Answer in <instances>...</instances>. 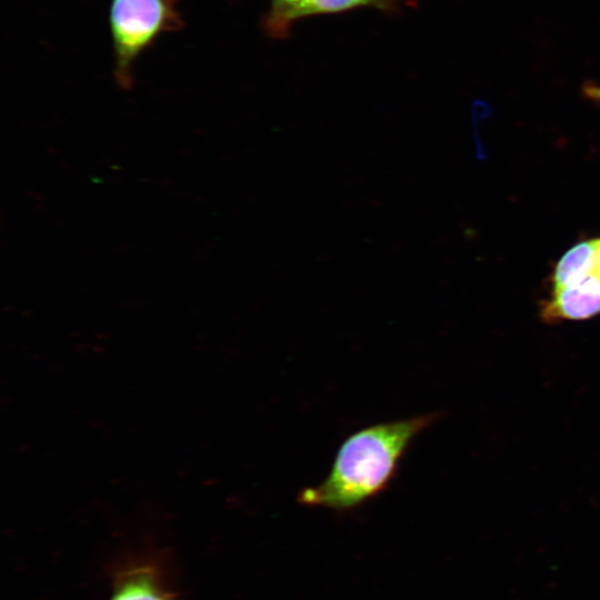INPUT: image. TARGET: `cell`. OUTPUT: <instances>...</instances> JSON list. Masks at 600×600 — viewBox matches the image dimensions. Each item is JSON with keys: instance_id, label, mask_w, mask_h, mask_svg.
Listing matches in <instances>:
<instances>
[{"instance_id": "6da1fadb", "label": "cell", "mask_w": 600, "mask_h": 600, "mask_svg": "<svg viewBox=\"0 0 600 600\" xmlns=\"http://www.w3.org/2000/svg\"><path fill=\"white\" fill-rule=\"evenodd\" d=\"M438 412L374 423L357 430L340 444L328 476L298 493L311 508L349 511L386 490L413 439L438 418Z\"/></svg>"}, {"instance_id": "7a4b0ae2", "label": "cell", "mask_w": 600, "mask_h": 600, "mask_svg": "<svg viewBox=\"0 0 600 600\" xmlns=\"http://www.w3.org/2000/svg\"><path fill=\"white\" fill-rule=\"evenodd\" d=\"M180 0H111L109 29L114 78L122 89L133 84V66L164 32L180 29Z\"/></svg>"}, {"instance_id": "3957f363", "label": "cell", "mask_w": 600, "mask_h": 600, "mask_svg": "<svg viewBox=\"0 0 600 600\" xmlns=\"http://www.w3.org/2000/svg\"><path fill=\"white\" fill-rule=\"evenodd\" d=\"M600 313V277L593 273L582 281L554 291L540 302V319L548 324L588 320Z\"/></svg>"}, {"instance_id": "277c9868", "label": "cell", "mask_w": 600, "mask_h": 600, "mask_svg": "<svg viewBox=\"0 0 600 600\" xmlns=\"http://www.w3.org/2000/svg\"><path fill=\"white\" fill-rule=\"evenodd\" d=\"M403 0H300L281 11H268L262 20L266 33L274 39L289 36L291 26L302 18L317 14L340 13L358 8L371 7L393 13L401 9Z\"/></svg>"}, {"instance_id": "5b68a950", "label": "cell", "mask_w": 600, "mask_h": 600, "mask_svg": "<svg viewBox=\"0 0 600 600\" xmlns=\"http://www.w3.org/2000/svg\"><path fill=\"white\" fill-rule=\"evenodd\" d=\"M597 238L572 246L557 261L550 276V291L576 284L596 273Z\"/></svg>"}, {"instance_id": "8992f818", "label": "cell", "mask_w": 600, "mask_h": 600, "mask_svg": "<svg viewBox=\"0 0 600 600\" xmlns=\"http://www.w3.org/2000/svg\"><path fill=\"white\" fill-rule=\"evenodd\" d=\"M110 600H169L149 574L137 573L127 578Z\"/></svg>"}, {"instance_id": "52a82bcc", "label": "cell", "mask_w": 600, "mask_h": 600, "mask_svg": "<svg viewBox=\"0 0 600 600\" xmlns=\"http://www.w3.org/2000/svg\"><path fill=\"white\" fill-rule=\"evenodd\" d=\"M581 92L588 100L600 104V82L587 80L581 87Z\"/></svg>"}, {"instance_id": "ba28073f", "label": "cell", "mask_w": 600, "mask_h": 600, "mask_svg": "<svg viewBox=\"0 0 600 600\" xmlns=\"http://www.w3.org/2000/svg\"><path fill=\"white\" fill-rule=\"evenodd\" d=\"M299 1L300 0H271V7L269 11L276 12L288 9L298 3Z\"/></svg>"}, {"instance_id": "9c48e42d", "label": "cell", "mask_w": 600, "mask_h": 600, "mask_svg": "<svg viewBox=\"0 0 600 600\" xmlns=\"http://www.w3.org/2000/svg\"><path fill=\"white\" fill-rule=\"evenodd\" d=\"M596 273L600 277V238H597V268Z\"/></svg>"}]
</instances>
